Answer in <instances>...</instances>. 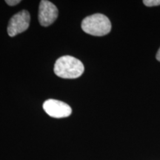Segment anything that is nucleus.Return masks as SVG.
Wrapping results in <instances>:
<instances>
[{
	"mask_svg": "<svg viewBox=\"0 0 160 160\" xmlns=\"http://www.w3.org/2000/svg\"><path fill=\"white\" fill-rule=\"evenodd\" d=\"M84 71L82 62L71 56L61 57L54 65L55 74L63 79H77L81 77Z\"/></svg>",
	"mask_w": 160,
	"mask_h": 160,
	"instance_id": "obj_1",
	"label": "nucleus"
},
{
	"mask_svg": "<svg viewBox=\"0 0 160 160\" xmlns=\"http://www.w3.org/2000/svg\"><path fill=\"white\" fill-rule=\"evenodd\" d=\"M82 28L86 33L95 37H102L110 33L111 23L108 18L101 13L88 16L83 19Z\"/></svg>",
	"mask_w": 160,
	"mask_h": 160,
	"instance_id": "obj_2",
	"label": "nucleus"
},
{
	"mask_svg": "<svg viewBox=\"0 0 160 160\" xmlns=\"http://www.w3.org/2000/svg\"><path fill=\"white\" fill-rule=\"evenodd\" d=\"M31 16L29 12L26 10L19 12L13 15L10 19L8 26V33L10 37H13L22 33L29 28Z\"/></svg>",
	"mask_w": 160,
	"mask_h": 160,
	"instance_id": "obj_3",
	"label": "nucleus"
},
{
	"mask_svg": "<svg viewBox=\"0 0 160 160\" xmlns=\"http://www.w3.org/2000/svg\"><path fill=\"white\" fill-rule=\"evenodd\" d=\"M43 108L50 117L57 119L69 117L72 113L68 104L57 99H48L43 104Z\"/></svg>",
	"mask_w": 160,
	"mask_h": 160,
	"instance_id": "obj_4",
	"label": "nucleus"
},
{
	"mask_svg": "<svg viewBox=\"0 0 160 160\" xmlns=\"http://www.w3.org/2000/svg\"><path fill=\"white\" fill-rule=\"evenodd\" d=\"M58 9L55 5L48 0L40 2L39 8V21L44 27L51 25L58 17Z\"/></svg>",
	"mask_w": 160,
	"mask_h": 160,
	"instance_id": "obj_5",
	"label": "nucleus"
},
{
	"mask_svg": "<svg viewBox=\"0 0 160 160\" xmlns=\"http://www.w3.org/2000/svg\"><path fill=\"white\" fill-rule=\"evenodd\" d=\"M143 3L148 7L160 5V0H144Z\"/></svg>",
	"mask_w": 160,
	"mask_h": 160,
	"instance_id": "obj_6",
	"label": "nucleus"
},
{
	"mask_svg": "<svg viewBox=\"0 0 160 160\" xmlns=\"http://www.w3.org/2000/svg\"><path fill=\"white\" fill-rule=\"evenodd\" d=\"M20 0H6L5 2L10 6H14L20 2Z\"/></svg>",
	"mask_w": 160,
	"mask_h": 160,
	"instance_id": "obj_7",
	"label": "nucleus"
},
{
	"mask_svg": "<svg viewBox=\"0 0 160 160\" xmlns=\"http://www.w3.org/2000/svg\"><path fill=\"white\" fill-rule=\"evenodd\" d=\"M156 57H157V59L158 61L160 62V48L159 49V51H158L157 53V56H156Z\"/></svg>",
	"mask_w": 160,
	"mask_h": 160,
	"instance_id": "obj_8",
	"label": "nucleus"
}]
</instances>
